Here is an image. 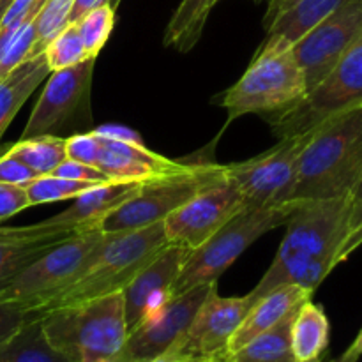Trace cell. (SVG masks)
Returning <instances> with one entry per match:
<instances>
[{
    "mask_svg": "<svg viewBox=\"0 0 362 362\" xmlns=\"http://www.w3.org/2000/svg\"><path fill=\"white\" fill-rule=\"evenodd\" d=\"M6 154L13 156L23 163L32 172L41 175H49L57 166L67 158L66 138L62 136H35L25 138L14 144Z\"/></svg>",
    "mask_w": 362,
    "mask_h": 362,
    "instance_id": "4316f807",
    "label": "cell"
},
{
    "mask_svg": "<svg viewBox=\"0 0 362 362\" xmlns=\"http://www.w3.org/2000/svg\"><path fill=\"white\" fill-rule=\"evenodd\" d=\"M306 140L308 133L281 138L274 147L257 158L226 165V177L243 194L246 207L262 209L288 204L297 159Z\"/></svg>",
    "mask_w": 362,
    "mask_h": 362,
    "instance_id": "7c38bea8",
    "label": "cell"
},
{
    "mask_svg": "<svg viewBox=\"0 0 362 362\" xmlns=\"http://www.w3.org/2000/svg\"><path fill=\"white\" fill-rule=\"evenodd\" d=\"M101 140L98 166L112 180H140L151 182L156 179L182 175L197 168L202 161H173L165 156L152 152L145 144H124V141Z\"/></svg>",
    "mask_w": 362,
    "mask_h": 362,
    "instance_id": "ac0fdd59",
    "label": "cell"
},
{
    "mask_svg": "<svg viewBox=\"0 0 362 362\" xmlns=\"http://www.w3.org/2000/svg\"><path fill=\"white\" fill-rule=\"evenodd\" d=\"M168 244L163 223L133 232L105 233L101 246L78 272L73 283L60 290L39 311V317L59 308L122 292L134 276L151 264Z\"/></svg>",
    "mask_w": 362,
    "mask_h": 362,
    "instance_id": "3957f363",
    "label": "cell"
},
{
    "mask_svg": "<svg viewBox=\"0 0 362 362\" xmlns=\"http://www.w3.org/2000/svg\"><path fill=\"white\" fill-rule=\"evenodd\" d=\"M92 133L99 138H105V140H113V141H124V144H136L141 145L140 133L133 131L127 126H120V124H101L98 127H92Z\"/></svg>",
    "mask_w": 362,
    "mask_h": 362,
    "instance_id": "8d00e7d4",
    "label": "cell"
},
{
    "mask_svg": "<svg viewBox=\"0 0 362 362\" xmlns=\"http://www.w3.org/2000/svg\"><path fill=\"white\" fill-rule=\"evenodd\" d=\"M48 341L71 362H112L127 338L122 292L41 317Z\"/></svg>",
    "mask_w": 362,
    "mask_h": 362,
    "instance_id": "277c9868",
    "label": "cell"
},
{
    "mask_svg": "<svg viewBox=\"0 0 362 362\" xmlns=\"http://www.w3.org/2000/svg\"><path fill=\"white\" fill-rule=\"evenodd\" d=\"M311 296L313 293L300 288V286L285 285L269 290L264 296L257 297V300L253 303L251 310L247 311L243 324L239 325V329L233 332L232 339H230L228 356L237 352L247 341H251L255 336L269 331V329L278 325L281 320H285L304 300L311 299Z\"/></svg>",
    "mask_w": 362,
    "mask_h": 362,
    "instance_id": "d6986e66",
    "label": "cell"
},
{
    "mask_svg": "<svg viewBox=\"0 0 362 362\" xmlns=\"http://www.w3.org/2000/svg\"><path fill=\"white\" fill-rule=\"evenodd\" d=\"M346 0H296L267 28L262 46L292 48Z\"/></svg>",
    "mask_w": 362,
    "mask_h": 362,
    "instance_id": "44dd1931",
    "label": "cell"
},
{
    "mask_svg": "<svg viewBox=\"0 0 362 362\" xmlns=\"http://www.w3.org/2000/svg\"><path fill=\"white\" fill-rule=\"evenodd\" d=\"M255 300L253 292L243 297H221L218 285H214L189 327L166 354L191 362H225L230 339Z\"/></svg>",
    "mask_w": 362,
    "mask_h": 362,
    "instance_id": "8fae6325",
    "label": "cell"
},
{
    "mask_svg": "<svg viewBox=\"0 0 362 362\" xmlns=\"http://www.w3.org/2000/svg\"><path fill=\"white\" fill-rule=\"evenodd\" d=\"M28 207H30V200L23 186L0 184V221Z\"/></svg>",
    "mask_w": 362,
    "mask_h": 362,
    "instance_id": "e575fe53",
    "label": "cell"
},
{
    "mask_svg": "<svg viewBox=\"0 0 362 362\" xmlns=\"http://www.w3.org/2000/svg\"><path fill=\"white\" fill-rule=\"evenodd\" d=\"M0 362H71L48 341L41 318L30 320L0 343Z\"/></svg>",
    "mask_w": 362,
    "mask_h": 362,
    "instance_id": "d4e9b609",
    "label": "cell"
},
{
    "mask_svg": "<svg viewBox=\"0 0 362 362\" xmlns=\"http://www.w3.org/2000/svg\"><path fill=\"white\" fill-rule=\"evenodd\" d=\"M253 2H257V4H260V2H265V0H253Z\"/></svg>",
    "mask_w": 362,
    "mask_h": 362,
    "instance_id": "7dc6e473",
    "label": "cell"
},
{
    "mask_svg": "<svg viewBox=\"0 0 362 362\" xmlns=\"http://www.w3.org/2000/svg\"><path fill=\"white\" fill-rule=\"evenodd\" d=\"M331 325L322 306L308 299L297 308L290 327V343L296 362L320 359L329 345Z\"/></svg>",
    "mask_w": 362,
    "mask_h": 362,
    "instance_id": "603a6c76",
    "label": "cell"
},
{
    "mask_svg": "<svg viewBox=\"0 0 362 362\" xmlns=\"http://www.w3.org/2000/svg\"><path fill=\"white\" fill-rule=\"evenodd\" d=\"M308 94L304 73L292 48L260 46L237 83L214 99L228 113L226 124L250 113L274 115Z\"/></svg>",
    "mask_w": 362,
    "mask_h": 362,
    "instance_id": "5b68a950",
    "label": "cell"
},
{
    "mask_svg": "<svg viewBox=\"0 0 362 362\" xmlns=\"http://www.w3.org/2000/svg\"><path fill=\"white\" fill-rule=\"evenodd\" d=\"M103 239L105 233L94 226L57 244L37 260L32 262L28 267H25L20 274L14 276L0 290V300L16 304L39 317V311L60 290L73 283L78 272L101 246Z\"/></svg>",
    "mask_w": 362,
    "mask_h": 362,
    "instance_id": "ba28073f",
    "label": "cell"
},
{
    "mask_svg": "<svg viewBox=\"0 0 362 362\" xmlns=\"http://www.w3.org/2000/svg\"><path fill=\"white\" fill-rule=\"evenodd\" d=\"M11 2H13V0H0V20H2L4 13L7 11V7L11 6Z\"/></svg>",
    "mask_w": 362,
    "mask_h": 362,
    "instance_id": "f6af8a7d",
    "label": "cell"
},
{
    "mask_svg": "<svg viewBox=\"0 0 362 362\" xmlns=\"http://www.w3.org/2000/svg\"><path fill=\"white\" fill-rule=\"evenodd\" d=\"M362 225V177L357 182L356 189L350 194V218H349V235ZM346 235V237H349Z\"/></svg>",
    "mask_w": 362,
    "mask_h": 362,
    "instance_id": "74e56055",
    "label": "cell"
},
{
    "mask_svg": "<svg viewBox=\"0 0 362 362\" xmlns=\"http://www.w3.org/2000/svg\"><path fill=\"white\" fill-rule=\"evenodd\" d=\"M35 318H39L35 313H30V311L23 310L13 303L0 300V343L7 341L23 325H27L30 320H35Z\"/></svg>",
    "mask_w": 362,
    "mask_h": 362,
    "instance_id": "d6a6232c",
    "label": "cell"
},
{
    "mask_svg": "<svg viewBox=\"0 0 362 362\" xmlns=\"http://www.w3.org/2000/svg\"><path fill=\"white\" fill-rule=\"evenodd\" d=\"M145 182L140 180H110L95 184L74 198V204L48 221L64 225L98 226L103 218L119 209L124 202L133 198Z\"/></svg>",
    "mask_w": 362,
    "mask_h": 362,
    "instance_id": "ffe728a7",
    "label": "cell"
},
{
    "mask_svg": "<svg viewBox=\"0 0 362 362\" xmlns=\"http://www.w3.org/2000/svg\"><path fill=\"white\" fill-rule=\"evenodd\" d=\"M359 108H362V34L304 99L285 112L267 115V120L272 133L281 140L310 133L325 120Z\"/></svg>",
    "mask_w": 362,
    "mask_h": 362,
    "instance_id": "52a82bcc",
    "label": "cell"
},
{
    "mask_svg": "<svg viewBox=\"0 0 362 362\" xmlns=\"http://www.w3.org/2000/svg\"><path fill=\"white\" fill-rule=\"evenodd\" d=\"M103 4H108V0H74L73 13H71V23H76L85 14L90 13L95 7L103 6Z\"/></svg>",
    "mask_w": 362,
    "mask_h": 362,
    "instance_id": "ab89813d",
    "label": "cell"
},
{
    "mask_svg": "<svg viewBox=\"0 0 362 362\" xmlns=\"http://www.w3.org/2000/svg\"><path fill=\"white\" fill-rule=\"evenodd\" d=\"M214 285L218 281L194 286L173 297L158 317L144 322L127 334L122 349L112 362H148L168 352L189 327L198 308Z\"/></svg>",
    "mask_w": 362,
    "mask_h": 362,
    "instance_id": "9a60e30c",
    "label": "cell"
},
{
    "mask_svg": "<svg viewBox=\"0 0 362 362\" xmlns=\"http://www.w3.org/2000/svg\"><path fill=\"white\" fill-rule=\"evenodd\" d=\"M92 186H95V184L81 182V180H69L49 173V175H41L34 179L28 186H25V189H27L28 200H30V207H34V205L76 198L83 191L90 189Z\"/></svg>",
    "mask_w": 362,
    "mask_h": 362,
    "instance_id": "f1b7e54d",
    "label": "cell"
},
{
    "mask_svg": "<svg viewBox=\"0 0 362 362\" xmlns=\"http://www.w3.org/2000/svg\"><path fill=\"white\" fill-rule=\"evenodd\" d=\"M115 25V9L110 4H103V6L95 7L90 13L85 14L81 20L76 21L78 32L83 41L85 53L87 57H95L101 53L103 46L110 39Z\"/></svg>",
    "mask_w": 362,
    "mask_h": 362,
    "instance_id": "f546056e",
    "label": "cell"
},
{
    "mask_svg": "<svg viewBox=\"0 0 362 362\" xmlns=\"http://www.w3.org/2000/svg\"><path fill=\"white\" fill-rule=\"evenodd\" d=\"M292 204L278 207H244L225 223L200 247L187 255L175 286L173 297L200 285L218 281L219 276L265 233L285 225Z\"/></svg>",
    "mask_w": 362,
    "mask_h": 362,
    "instance_id": "8992f818",
    "label": "cell"
},
{
    "mask_svg": "<svg viewBox=\"0 0 362 362\" xmlns=\"http://www.w3.org/2000/svg\"><path fill=\"white\" fill-rule=\"evenodd\" d=\"M221 0H182L170 18L165 30V46L187 53L204 34L205 23Z\"/></svg>",
    "mask_w": 362,
    "mask_h": 362,
    "instance_id": "cb8c5ba5",
    "label": "cell"
},
{
    "mask_svg": "<svg viewBox=\"0 0 362 362\" xmlns=\"http://www.w3.org/2000/svg\"><path fill=\"white\" fill-rule=\"evenodd\" d=\"M42 55H45L49 71L67 69V67H73L88 59L76 23H69L60 34H57L46 46Z\"/></svg>",
    "mask_w": 362,
    "mask_h": 362,
    "instance_id": "4dcf8cb0",
    "label": "cell"
},
{
    "mask_svg": "<svg viewBox=\"0 0 362 362\" xmlns=\"http://www.w3.org/2000/svg\"><path fill=\"white\" fill-rule=\"evenodd\" d=\"M108 4H110V6H112V7H113V9H115V11H117V7H119L120 0H108Z\"/></svg>",
    "mask_w": 362,
    "mask_h": 362,
    "instance_id": "bcb514c9",
    "label": "cell"
},
{
    "mask_svg": "<svg viewBox=\"0 0 362 362\" xmlns=\"http://www.w3.org/2000/svg\"><path fill=\"white\" fill-rule=\"evenodd\" d=\"M308 362H322L320 359H313V361H308ZM331 362H359V356H357L356 352H354L352 349H346L345 352L341 354V356L338 357V359H334V361H331Z\"/></svg>",
    "mask_w": 362,
    "mask_h": 362,
    "instance_id": "b9f144b4",
    "label": "cell"
},
{
    "mask_svg": "<svg viewBox=\"0 0 362 362\" xmlns=\"http://www.w3.org/2000/svg\"><path fill=\"white\" fill-rule=\"evenodd\" d=\"M226 177V165L202 161L191 172L145 182L133 198L99 221L103 233H124L163 223L200 189Z\"/></svg>",
    "mask_w": 362,
    "mask_h": 362,
    "instance_id": "9c48e42d",
    "label": "cell"
},
{
    "mask_svg": "<svg viewBox=\"0 0 362 362\" xmlns=\"http://www.w3.org/2000/svg\"><path fill=\"white\" fill-rule=\"evenodd\" d=\"M246 207L243 194L228 179L216 180L163 221L170 244L193 251Z\"/></svg>",
    "mask_w": 362,
    "mask_h": 362,
    "instance_id": "4fadbf2b",
    "label": "cell"
},
{
    "mask_svg": "<svg viewBox=\"0 0 362 362\" xmlns=\"http://www.w3.org/2000/svg\"><path fill=\"white\" fill-rule=\"evenodd\" d=\"M37 177V173L32 172L28 166H25L13 156L4 154L0 158V184H13V186L25 187Z\"/></svg>",
    "mask_w": 362,
    "mask_h": 362,
    "instance_id": "d590c367",
    "label": "cell"
},
{
    "mask_svg": "<svg viewBox=\"0 0 362 362\" xmlns=\"http://www.w3.org/2000/svg\"><path fill=\"white\" fill-rule=\"evenodd\" d=\"M49 67L45 55L23 60L11 73L0 78V138L21 106L35 92V88L49 76Z\"/></svg>",
    "mask_w": 362,
    "mask_h": 362,
    "instance_id": "7402d4cb",
    "label": "cell"
},
{
    "mask_svg": "<svg viewBox=\"0 0 362 362\" xmlns=\"http://www.w3.org/2000/svg\"><path fill=\"white\" fill-rule=\"evenodd\" d=\"M350 349H352L354 352H356L357 356H359V359H362V329H361L359 334H357V338L354 339L352 345H350Z\"/></svg>",
    "mask_w": 362,
    "mask_h": 362,
    "instance_id": "7bdbcfd3",
    "label": "cell"
},
{
    "mask_svg": "<svg viewBox=\"0 0 362 362\" xmlns=\"http://www.w3.org/2000/svg\"><path fill=\"white\" fill-rule=\"evenodd\" d=\"M88 228L94 226L64 225L48 219L30 226L0 228V290L53 246Z\"/></svg>",
    "mask_w": 362,
    "mask_h": 362,
    "instance_id": "e0dca14e",
    "label": "cell"
},
{
    "mask_svg": "<svg viewBox=\"0 0 362 362\" xmlns=\"http://www.w3.org/2000/svg\"><path fill=\"white\" fill-rule=\"evenodd\" d=\"M53 175L64 177V179H69V180H81V182H94V184H103L112 180L108 175H105L98 166L85 165V163L74 161V159H69V158H66L59 166H57Z\"/></svg>",
    "mask_w": 362,
    "mask_h": 362,
    "instance_id": "836d02e7",
    "label": "cell"
},
{
    "mask_svg": "<svg viewBox=\"0 0 362 362\" xmlns=\"http://www.w3.org/2000/svg\"><path fill=\"white\" fill-rule=\"evenodd\" d=\"M292 2L296 0H267V11H265V16H264V27L267 28L286 7L290 6Z\"/></svg>",
    "mask_w": 362,
    "mask_h": 362,
    "instance_id": "60d3db41",
    "label": "cell"
},
{
    "mask_svg": "<svg viewBox=\"0 0 362 362\" xmlns=\"http://www.w3.org/2000/svg\"><path fill=\"white\" fill-rule=\"evenodd\" d=\"M95 57L67 69L52 71L32 110L21 140L35 136H64L81 124L90 122V87Z\"/></svg>",
    "mask_w": 362,
    "mask_h": 362,
    "instance_id": "30bf717a",
    "label": "cell"
},
{
    "mask_svg": "<svg viewBox=\"0 0 362 362\" xmlns=\"http://www.w3.org/2000/svg\"><path fill=\"white\" fill-rule=\"evenodd\" d=\"M361 246H362V225L359 226V228L354 230V232L346 237L345 243H343L341 250H339V253H338V265L341 264V262H345L350 255L356 253Z\"/></svg>",
    "mask_w": 362,
    "mask_h": 362,
    "instance_id": "f35d334b",
    "label": "cell"
},
{
    "mask_svg": "<svg viewBox=\"0 0 362 362\" xmlns=\"http://www.w3.org/2000/svg\"><path fill=\"white\" fill-rule=\"evenodd\" d=\"M148 362H191V361L179 359V357H173V356H168V354H163L161 357H158V359H152Z\"/></svg>",
    "mask_w": 362,
    "mask_h": 362,
    "instance_id": "ee69618b",
    "label": "cell"
},
{
    "mask_svg": "<svg viewBox=\"0 0 362 362\" xmlns=\"http://www.w3.org/2000/svg\"><path fill=\"white\" fill-rule=\"evenodd\" d=\"M362 177V108L325 120L308 133L288 204L346 198Z\"/></svg>",
    "mask_w": 362,
    "mask_h": 362,
    "instance_id": "7a4b0ae2",
    "label": "cell"
},
{
    "mask_svg": "<svg viewBox=\"0 0 362 362\" xmlns=\"http://www.w3.org/2000/svg\"><path fill=\"white\" fill-rule=\"evenodd\" d=\"M189 253L186 247L168 244L122 290L127 334L168 306L173 299V286Z\"/></svg>",
    "mask_w": 362,
    "mask_h": 362,
    "instance_id": "2e32d148",
    "label": "cell"
},
{
    "mask_svg": "<svg viewBox=\"0 0 362 362\" xmlns=\"http://www.w3.org/2000/svg\"><path fill=\"white\" fill-rule=\"evenodd\" d=\"M362 34V0H346L292 46L308 92L317 87Z\"/></svg>",
    "mask_w": 362,
    "mask_h": 362,
    "instance_id": "5bb4252c",
    "label": "cell"
},
{
    "mask_svg": "<svg viewBox=\"0 0 362 362\" xmlns=\"http://www.w3.org/2000/svg\"><path fill=\"white\" fill-rule=\"evenodd\" d=\"M296 311L272 329L255 336L237 352L230 354L225 362H296L290 343V327Z\"/></svg>",
    "mask_w": 362,
    "mask_h": 362,
    "instance_id": "484cf974",
    "label": "cell"
},
{
    "mask_svg": "<svg viewBox=\"0 0 362 362\" xmlns=\"http://www.w3.org/2000/svg\"><path fill=\"white\" fill-rule=\"evenodd\" d=\"M349 218L350 197L292 202L285 237L253 292L264 296L278 286L296 285L313 293L338 265Z\"/></svg>",
    "mask_w": 362,
    "mask_h": 362,
    "instance_id": "6da1fadb",
    "label": "cell"
},
{
    "mask_svg": "<svg viewBox=\"0 0 362 362\" xmlns=\"http://www.w3.org/2000/svg\"><path fill=\"white\" fill-rule=\"evenodd\" d=\"M101 148V140L92 131L85 133H74L66 138V154L69 159L85 163V165L95 166Z\"/></svg>",
    "mask_w": 362,
    "mask_h": 362,
    "instance_id": "1f68e13d",
    "label": "cell"
},
{
    "mask_svg": "<svg viewBox=\"0 0 362 362\" xmlns=\"http://www.w3.org/2000/svg\"><path fill=\"white\" fill-rule=\"evenodd\" d=\"M73 6L74 0H45L35 18V41L30 59L42 55L49 41L71 23Z\"/></svg>",
    "mask_w": 362,
    "mask_h": 362,
    "instance_id": "83f0119b",
    "label": "cell"
}]
</instances>
